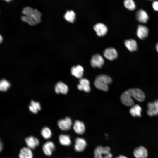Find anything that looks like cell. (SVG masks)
I'll use <instances>...</instances> for the list:
<instances>
[{
    "label": "cell",
    "mask_w": 158,
    "mask_h": 158,
    "mask_svg": "<svg viewBox=\"0 0 158 158\" xmlns=\"http://www.w3.org/2000/svg\"><path fill=\"white\" fill-rule=\"evenodd\" d=\"M132 97L138 101L142 102L145 100V96L144 92L140 89H130L125 91L121 94V100L124 105L128 106H132L134 104V102L132 98Z\"/></svg>",
    "instance_id": "cell-1"
},
{
    "label": "cell",
    "mask_w": 158,
    "mask_h": 158,
    "mask_svg": "<svg viewBox=\"0 0 158 158\" xmlns=\"http://www.w3.org/2000/svg\"><path fill=\"white\" fill-rule=\"evenodd\" d=\"M23 15L21 17L22 20L30 25L34 26L39 23L41 20V14L37 10L27 6L22 11Z\"/></svg>",
    "instance_id": "cell-2"
},
{
    "label": "cell",
    "mask_w": 158,
    "mask_h": 158,
    "mask_svg": "<svg viewBox=\"0 0 158 158\" xmlns=\"http://www.w3.org/2000/svg\"><path fill=\"white\" fill-rule=\"evenodd\" d=\"M112 80L109 76L104 74L97 76L95 80L94 84L98 89L107 92L108 90V85L111 84Z\"/></svg>",
    "instance_id": "cell-3"
},
{
    "label": "cell",
    "mask_w": 158,
    "mask_h": 158,
    "mask_svg": "<svg viewBox=\"0 0 158 158\" xmlns=\"http://www.w3.org/2000/svg\"><path fill=\"white\" fill-rule=\"evenodd\" d=\"M110 148L101 146L97 147L94 151L95 158H112V155L110 153Z\"/></svg>",
    "instance_id": "cell-4"
},
{
    "label": "cell",
    "mask_w": 158,
    "mask_h": 158,
    "mask_svg": "<svg viewBox=\"0 0 158 158\" xmlns=\"http://www.w3.org/2000/svg\"><path fill=\"white\" fill-rule=\"evenodd\" d=\"M104 63V59L100 54H96L93 55L91 59L90 63L94 68H101Z\"/></svg>",
    "instance_id": "cell-5"
},
{
    "label": "cell",
    "mask_w": 158,
    "mask_h": 158,
    "mask_svg": "<svg viewBox=\"0 0 158 158\" xmlns=\"http://www.w3.org/2000/svg\"><path fill=\"white\" fill-rule=\"evenodd\" d=\"M147 113L150 116L158 115V100H156L153 102H149L147 104Z\"/></svg>",
    "instance_id": "cell-6"
},
{
    "label": "cell",
    "mask_w": 158,
    "mask_h": 158,
    "mask_svg": "<svg viewBox=\"0 0 158 158\" xmlns=\"http://www.w3.org/2000/svg\"><path fill=\"white\" fill-rule=\"evenodd\" d=\"M58 125L61 130H68L71 128L72 125L71 119L69 117H66L63 119L59 120L58 122Z\"/></svg>",
    "instance_id": "cell-7"
},
{
    "label": "cell",
    "mask_w": 158,
    "mask_h": 158,
    "mask_svg": "<svg viewBox=\"0 0 158 158\" xmlns=\"http://www.w3.org/2000/svg\"><path fill=\"white\" fill-rule=\"evenodd\" d=\"M103 55L105 58L111 61L116 59L118 56L116 50L111 47L105 49L103 52Z\"/></svg>",
    "instance_id": "cell-8"
},
{
    "label": "cell",
    "mask_w": 158,
    "mask_h": 158,
    "mask_svg": "<svg viewBox=\"0 0 158 158\" xmlns=\"http://www.w3.org/2000/svg\"><path fill=\"white\" fill-rule=\"evenodd\" d=\"M97 35L99 36H103L107 33L108 29L107 26L101 23H97L93 27Z\"/></svg>",
    "instance_id": "cell-9"
},
{
    "label": "cell",
    "mask_w": 158,
    "mask_h": 158,
    "mask_svg": "<svg viewBox=\"0 0 158 158\" xmlns=\"http://www.w3.org/2000/svg\"><path fill=\"white\" fill-rule=\"evenodd\" d=\"M149 30L146 26L139 25L137 28L136 34L137 37L140 39H144L148 36Z\"/></svg>",
    "instance_id": "cell-10"
},
{
    "label": "cell",
    "mask_w": 158,
    "mask_h": 158,
    "mask_svg": "<svg viewBox=\"0 0 158 158\" xmlns=\"http://www.w3.org/2000/svg\"><path fill=\"white\" fill-rule=\"evenodd\" d=\"M87 144L86 142L84 139L77 138L75 140L74 149L77 152H82L85 149Z\"/></svg>",
    "instance_id": "cell-11"
},
{
    "label": "cell",
    "mask_w": 158,
    "mask_h": 158,
    "mask_svg": "<svg viewBox=\"0 0 158 158\" xmlns=\"http://www.w3.org/2000/svg\"><path fill=\"white\" fill-rule=\"evenodd\" d=\"M25 141L28 147L31 149H35L39 144V141L38 139L32 136L26 138Z\"/></svg>",
    "instance_id": "cell-12"
},
{
    "label": "cell",
    "mask_w": 158,
    "mask_h": 158,
    "mask_svg": "<svg viewBox=\"0 0 158 158\" xmlns=\"http://www.w3.org/2000/svg\"><path fill=\"white\" fill-rule=\"evenodd\" d=\"M77 88L80 90H83L86 92H89L90 87L89 81L85 78H80L79 84L77 85Z\"/></svg>",
    "instance_id": "cell-13"
},
{
    "label": "cell",
    "mask_w": 158,
    "mask_h": 158,
    "mask_svg": "<svg viewBox=\"0 0 158 158\" xmlns=\"http://www.w3.org/2000/svg\"><path fill=\"white\" fill-rule=\"evenodd\" d=\"M135 16L137 20L142 23H147L149 19V16L147 12L142 9L137 11Z\"/></svg>",
    "instance_id": "cell-14"
},
{
    "label": "cell",
    "mask_w": 158,
    "mask_h": 158,
    "mask_svg": "<svg viewBox=\"0 0 158 158\" xmlns=\"http://www.w3.org/2000/svg\"><path fill=\"white\" fill-rule=\"evenodd\" d=\"M133 154L136 158H147L148 156L147 149L142 146L136 148L134 151Z\"/></svg>",
    "instance_id": "cell-15"
},
{
    "label": "cell",
    "mask_w": 158,
    "mask_h": 158,
    "mask_svg": "<svg viewBox=\"0 0 158 158\" xmlns=\"http://www.w3.org/2000/svg\"><path fill=\"white\" fill-rule=\"evenodd\" d=\"M42 149L44 154L47 156H51L52 152L55 150V147L51 141H47L44 144Z\"/></svg>",
    "instance_id": "cell-16"
},
{
    "label": "cell",
    "mask_w": 158,
    "mask_h": 158,
    "mask_svg": "<svg viewBox=\"0 0 158 158\" xmlns=\"http://www.w3.org/2000/svg\"><path fill=\"white\" fill-rule=\"evenodd\" d=\"M55 91L57 94H66L68 91V87L65 83L61 81L57 83L55 86Z\"/></svg>",
    "instance_id": "cell-17"
},
{
    "label": "cell",
    "mask_w": 158,
    "mask_h": 158,
    "mask_svg": "<svg viewBox=\"0 0 158 158\" xmlns=\"http://www.w3.org/2000/svg\"><path fill=\"white\" fill-rule=\"evenodd\" d=\"M84 69L80 65L73 66L71 69V73L72 75L76 78H81L83 75Z\"/></svg>",
    "instance_id": "cell-18"
},
{
    "label": "cell",
    "mask_w": 158,
    "mask_h": 158,
    "mask_svg": "<svg viewBox=\"0 0 158 158\" xmlns=\"http://www.w3.org/2000/svg\"><path fill=\"white\" fill-rule=\"evenodd\" d=\"M73 128L75 132L79 134H82L85 132V127L84 123L79 120H76L73 126Z\"/></svg>",
    "instance_id": "cell-19"
},
{
    "label": "cell",
    "mask_w": 158,
    "mask_h": 158,
    "mask_svg": "<svg viewBox=\"0 0 158 158\" xmlns=\"http://www.w3.org/2000/svg\"><path fill=\"white\" fill-rule=\"evenodd\" d=\"M126 47L130 51H134L137 49L138 46L136 41L133 39L126 40L124 42Z\"/></svg>",
    "instance_id": "cell-20"
},
{
    "label": "cell",
    "mask_w": 158,
    "mask_h": 158,
    "mask_svg": "<svg viewBox=\"0 0 158 158\" xmlns=\"http://www.w3.org/2000/svg\"><path fill=\"white\" fill-rule=\"evenodd\" d=\"M19 156V158H32L33 154L31 149L25 147L20 150Z\"/></svg>",
    "instance_id": "cell-21"
},
{
    "label": "cell",
    "mask_w": 158,
    "mask_h": 158,
    "mask_svg": "<svg viewBox=\"0 0 158 158\" xmlns=\"http://www.w3.org/2000/svg\"><path fill=\"white\" fill-rule=\"evenodd\" d=\"M142 109L139 105L136 104L133 105L130 110V113L131 115L134 117H140L141 116Z\"/></svg>",
    "instance_id": "cell-22"
},
{
    "label": "cell",
    "mask_w": 158,
    "mask_h": 158,
    "mask_svg": "<svg viewBox=\"0 0 158 158\" xmlns=\"http://www.w3.org/2000/svg\"><path fill=\"white\" fill-rule=\"evenodd\" d=\"M60 143L62 145L68 146L71 144V141L70 136L68 135L61 134L59 137Z\"/></svg>",
    "instance_id": "cell-23"
},
{
    "label": "cell",
    "mask_w": 158,
    "mask_h": 158,
    "mask_svg": "<svg viewBox=\"0 0 158 158\" xmlns=\"http://www.w3.org/2000/svg\"><path fill=\"white\" fill-rule=\"evenodd\" d=\"M65 19L68 22L73 23L75 19L76 14L72 10H68L64 15Z\"/></svg>",
    "instance_id": "cell-24"
},
{
    "label": "cell",
    "mask_w": 158,
    "mask_h": 158,
    "mask_svg": "<svg viewBox=\"0 0 158 158\" xmlns=\"http://www.w3.org/2000/svg\"><path fill=\"white\" fill-rule=\"evenodd\" d=\"M30 111L34 114H36L41 109L40 103L38 102L31 101L29 106Z\"/></svg>",
    "instance_id": "cell-25"
},
{
    "label": "cell",
    "mask_w": 158,
    "mask_h": 158,
    "mask_svg": "<svg viewBox=\"0 0 158 158\" xmlns=\"http://www.w3.org/2000/svg\"><path fill=\"white\" fill-rule=\"evenodd\" d=\"M123 5L126 8L129 10H134L136 8V6L133 0H124Z\"/></svg>",
    "instance_id": "cell-26"
},
{
    "label": "cell",
    "mask_w": 158,
    "mask_h": 158,
    "mask_svg": "<svg viewBox=\"0 0 158 158\" xmlns=\"http://www.w3.org/2000/svg\"><path fill=\"white\" fill-rule=\"evenodd\" d=\"M10 83L7 80L3 79L0 80V91H6L10 88Z\"/></svg>",
    "instance_id": "cell-27"
},
{
    "label": "cell",
    "mask_w": 158,
    "mask_h": 158,
    "mask_svg": "<svg viewBox=\"0 0 158 158\" xmlns=\"http://www.w3.org/2000/svg\"><path fill=\"white\" fill-rule=\"evenodd\" d=\"M41 134L43 137L46 139L50 138L52 135V133L51 130L47 127H45L42 129L41 131Z\"/></svg>",
    "instance_id": "cell-28"
},
{
    "label": "cell",
    "mask_w": 158,
    "mask_h": 158,
    "mask_svg": "<svg viewBox=\"0 0 158 158\" xmlns=\"http://www.w3.org/2000/svg\"><path fill=\"white\" fill-rule=\"evenodd\" d=\"M152 7L155 11H158V0H155L153 1Z\"/></svg>",
    "instance_id": "cell-29"
},
{
    "label": "cell",
    "mask_w": 158,
    "mask_h": 158,
    "mask_svg": "<svg viewBox=\"0 0 158 158\" xmlns=\"http://www.w3.org/2000/svg\"><path fill=\"white\" fill-rule=\"evenodd\" d=\"M3 144L1 142V140H0V152L2 151L3 149Z\"/></svg>",
    "instance_id": "cell-30"
},
{
    "label": "cell",
    "mask_w": 158,
    "mask_h": 158,
    "mask_svg": "<svg viewBox=\"0 0 158 158\" xmlns=\"http://www.w3.org/2000/svg\"><path fill=\"white\" fill-rule=\"evenodd\" d=\"M116 158H127L124 156L121 155V156H120L119 157H116Z\"/></svg>",
    "instance_id": "cell-31"
},
{
    "label": "cell",
    "mask_w": 158,
    "mask_h": 158,
    "mask_svg": "<svg viewBox=\"0 0 158 158\" xmlns=\"http://www.w3.org/2000/svg\"><path fill=\"white\" fill-rule=\"evenodd\" d=\"M156 51L158 52V42L156 44Z\"/></svg>",
    "instance_id": "cell-32"
},
{
    "label": "cell",
    "mask_w": 158,
    "mask_h": 158,
    "mask_svg": "<svg viewBox=\"0 0 158 158\" xmlns=\"http://www.w3.org/2000/svg\"><path fill=\"white\" fill-rule=\"evenodd\" d=\"M3 40V37L2 36L0 35V43H1Z\"/></svg>",
    "instance_id": "cell-33"
},
{
    "label": "cell",
    "mask_w": 158,
    "mask_h": 158,
    "mask_svg": "<svg viewBox=\"0 0 158 158\" xmlns=\"http://www.w3.org/2000/svg\"><path fill=\"white\" fill-rule=\"evenodd\" d=\"M4 0L5 1H6V2H9L10 1H11L13 0Z\"/></svg>",
    "instance_id": "cell-34"
},
{
    "label": "cell",
    "mask_w": 158,
    "mask_h": 158,
    "mask_svg": "<svg viewBox=\"0 0 158 158\" xmlns=\"http://www.w3.org/2000/svg\"></svg>",
    "instance_id": "cell-35"
}]
</instances>
